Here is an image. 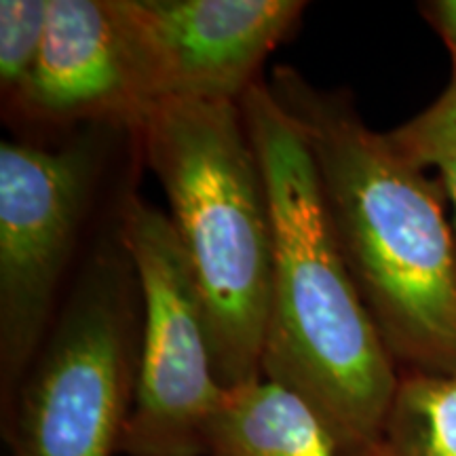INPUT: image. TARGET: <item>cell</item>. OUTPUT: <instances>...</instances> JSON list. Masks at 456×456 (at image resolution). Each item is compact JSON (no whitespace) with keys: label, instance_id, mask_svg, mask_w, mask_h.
<instances>
[{"label":"cell","instance_id":"2","mask_svg":"<svg viewBox=\"0 0 456 456\" xmlns=\"http://www.w3.org/2000/svg\"><path fill=\"white\" fill-rule=\"evenodd\" d=\"M239 106L266 182L275 245L262 376L305 399L349 456L379 436L399 368L342 258L300 125L269 83H254Z\"/></svg>","mask_w":456,"mask_h":456},{"label":"cell","instance_id":"7","mask_svg":"<svg viewBox=\"0 0 456 456\" xmlns=\"http://www.w3.org/2000/svg\"><path fill=\"white\" fill-rule=\"evenodd\" d=\"M152 102H241L300 0H121Z\"/></svg>","mask_w":456,"mask_h":456},{"label":"cell","instance_id":"12","mask_svg":"<svg viewBox=\"0 0 456 456\" xmlns=\"http://www.w3.org/2000/svg\"><path fill=\"white\" fill-rule=\"evenodd\" d=\"M51 0H3L0 3V94L7 108L30 81L45 34Z\"/></svg>","mask_w":456,"mask_h":456},{"label":"cell","instance_id":"11","mask_svg":"<svg viewBox=\"0 0 456 456\" xmlns=\"http://www.w3.org/2000/svg\"><path fill=\"white\" fill-rule=\"evenodd\" d=\"M393 146L419 167H433L454 209L456 235V74L433 104L412 121L389 131Z\"/></svg>","mask_w":456,"mask_h":456},{"label":"cell","instance_id":"5","mask_svg":"<svg viewBox=\"0 0 456 456\" xmlns=\"http://www.w3.org/2000/svg\"><path fill=\"white\" fill-rule=\"evenodd\" d=\"M102 129L64 146H0V403L3 419L53 328L104 167Z\"/></svg>","mask_w":456,"mask_h":456},{"label":"cell","instance_id":"6","mask_svg":"<svg viewBox=\"0 0 456 456\" xmlns=\"http://www.w3.org/2000/svg\"><path fill=\"white\" fill-rule=\"evenodd\" d=\"M118 239L144 306L138 380L118 452L205 456L224 387L216 379L201 294L169 216L125 197Z\"/></svg>","mask_w":456,"mask_h":456},{"label":"cell","instance_id":"13","mask_svg":"<svg viewBox=\"0 0 456 456\" xmlns=\"http://www.w3.org/2000/svg\"><path fill=\"white\" fill-rule=\"evenodd\" d=\"M420 11L433 30L442 37L444 45L452 57V74H456V0H433L423 3Z\"/></svg>","mask_w":456,"mask_h":456},{"label":"cell","instance_id":"4","mask_svg":"<svg viewBox=\"0 0 456 456\" xmlns=\"http://www.w3.org/2000/svg\"><path fill=\"white\" fill-rule=\"evenodd\" d=\"M135 277L117 228L89 256L3 419L11 456H112L134 403Z\"/></svg>","mask_w":456,"mask_h":456},{"label":"cell","instance_id":"3","mask_svg":"<svg viewBox=\"0 0 456 456\" xmlns=\"http://www.w3.org/2000/svg\"><path fill=\"white\" fill-rule=\"evenodd\" d=\"M201 294L216 379L262 376L273 283L266 182L237 102L167 100L134 131Z\"/></svg>","mask_w":456,"mask_h":456},{"label":"cell","instance_id":"8","mask_svg":"<svg viewBox=\"0 0 456 456\" xmlns=\"http://www.w3.org/2000/svg\"><path fill=\"white\" fill-rule=\"evenodd\" d=\"M152 106L121 3L51 0L41 57L4 112L43 129L87 125L135 131Z\"/></svg>","mask_w":456,"mask_h":456},{"label":"cell","instance_id":"9","mask_svg":"<svg viewBox=\"0 0 456 456\" xmlns=\"http://www.w3.org/2000/svg\"><path fill=\"white\" fill-rule=\"evenodd\" d=\"M205 456H340V450L305 399L260 376L224 389Z\"/></svg>","mask_w":456,"mask_h":456},{"label":"cell","instance_id":"10","mask_svg":"<svg viewBox=\"0 0 456 456\" xmlns=\"http://www.w3.org/2000/svg\"><path fill=\"white\" fill-rule=\"evenodd\" d=\"M349 456H456V376L399 370L379 436Z\"/></svg>","mask_w":456,"mask_h":456},{"label":"cell","instance_id":"1","mask_svg":"<svg viewBox=\"0 0 456 456\" xmlns=\"http://www.w3.org/2000/svg\"><path fill=\"white\" fill-rule=\"evenodd\" d=\"M271 89L305 134L340 254L393 362L456 376V235L444 184L370 129L346 94L294 68H277Z\"/></svg>","mask_w":456,"mask_h":456}]
</instances>
